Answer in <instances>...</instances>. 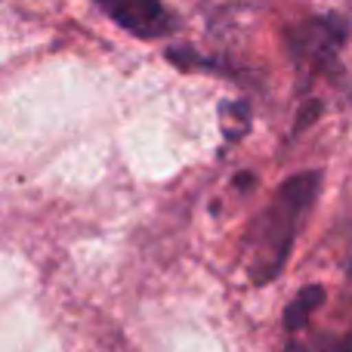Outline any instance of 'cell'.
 <instances>
[{
  "instance_id": "5",
  "label": "cell",
  "mask_w": 352,
  "mask_h": 352,
  "mask_svg": "<svg viewBox=\"0 0 352 352\" xmlns=\"http://www.w3.org/2000/svg\"><path fill=\"white\" fill-rule=\"evenodd\" d=\"M318 111H322V102H309V109H306V115H300L297 130H300V127H309V124H312V118H316Z\"/></svg>"
},
{
  "instance_id": "4",
  "label": "cell",
  "mask_w": 352,
  "mask_h": 352,
  "mask_svg": "<svg viewBox=\"0 0 352 352\" xmlns=\"http://www.w3.org/2000/svg\"><path fill=\"white\" fill-rule=\"evenodd\" d=\"M322 303H324V287H322V285L303 287V291H300L297 297L291 300V306L285 309V328H287V331H300L306 322H309V316H312V312H316Z\"/></svg>"
},
{
  "instance_id": "2",
  "label": "cell",
  "mask_w": 352,
  "mask_h": 352,
  "mask_svg": "<svg viewBox=\"0 0 352 352\" xmlns=\"http://www.w3.org/2000/svg\"><path fill=\"white\" fill-rule=\"evenodd\" d=\"M96 3L115 19V25L142 41H155L173 31V19L161 0H96Z\"/></svg>"
},
{
  "instance_id": "1",
  "label": "cell",
  "mask_w": 352,
  "mask_h": 352,
  "mask_svg": "<svg viewBox=\"0 0 352 352\" xmlns=\"http://www.w3.org/2000/svg\"><path fill=\"white\" fill-rule=\"evenodd\" d=\"M318 188H322V173L318 170L291 176L278 188V195L272 198V204L266 207L263 219L256 223L254 235H250V248H254L250 281L254 285H269L285 269L287 254H291L294 238H297L300 229V219L316 204Z\"/></svg>"
},
{
  "instance_id": "6",
  "label": "cell",
  "mask_w": 352,
  "mask_h": 352,
  "mask_svg": "<svg viewBox=\"0 0 352 352\" xmlns=\"http://www.w3.org/2000/svg\"><path fill=\"white\" fill-rule=\"evenodd\" d=\"M285 352H309V349H306V346H303V343L291 340V343H287V349H285Z\"/></svg>"
},
{
  "instance_id": "3",
  "label": "cell",
  "mask_w": 352,
  "mask_h": 352,
  "mask_svg": "<svg viewBox=\"0 0 352 352\" xmlns=\"http://www.w3.org/2000/svg\"><path fill=\"white\" fill-rule=\"evenodd\" d=\"M346 41V22L340 16H318L294 34V53L309 56L318 65H331Z\"/></svg>"
}]
</instances>
